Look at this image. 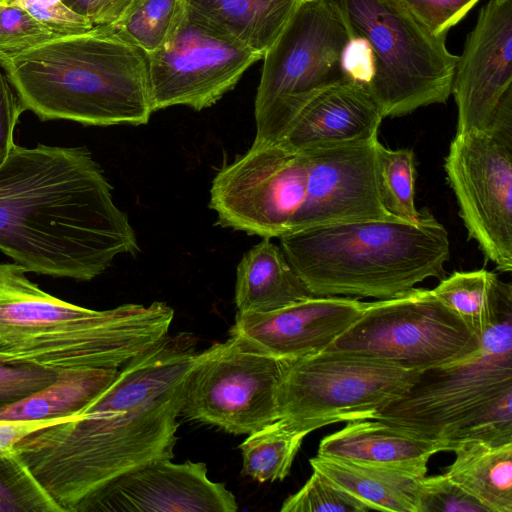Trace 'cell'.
<instances>
[{
	"mask_svg": "<svg viewBox=\"0 0 512 512\" xmlns=\"http://www.w3.org/2000/svg\"><path fill=\"white\" fill-rule=\"evenodd\" d=\"M112 188L85 146L16 144L0 165V251L27 273L96 278L139 251Z\"/></svg>",
	"mask_w": 512,
	"mask_h": 512,
	"instance_id": "cell-1",
	"label": "cell"
},
{
	"mask_svg": "<svg viewBox=\"0 0 512 512\" xmlns=\"http://www.w3.org/2000/svg\"><path fill=\"white\" fill-rule=\"evenodd\" d=\"M0 67L42 121L143 125L153 113L146 53L111 25L2 54Z\"/></svg>",
	"mask_w": 512,
	"mask_h": 512,
	"instance_id": "cell-2",
	"label": "cell"
},
{
	"mask_svg": "<svg viewBox=\"0 0 512 512\" xmlns=\"http://www.w3.org/2000/svg\"><path fill=\"white\" fill-rule=\"evenodd\" d=\"M26 270L0 263V361L54 371L120 368L166 335L174 311L164 302L93 310L59 299Z\"/></svg>",
	"mask_w": 512,
	"mask_h": 512,
	"instance_id": "cell-3",
	"label": "cell"
},
{
	"mask_svg": "<svg viewBox=\"0 0 512 512\" xmlns=\"http://www.w3.org/2000/svg\"><path fill=\"white\" fill-rule=\"evenodd\" d=\"M280 247L314 296L402 295L427 278H443L448 233L430 213L418 223L395 217L317 225L290 231Z\"/></svg>",
	"mask_w": 512,
	"mask_h": 512,
	"instance_id": "cell-4",
	"label": "cell"
},
{
	"mask_svg": "<svg viewBox=\"0 0 512 512\" xmlns=\"http://www.w3.org/2000/svg\"><path fill=\"white\" fill-rule=\"evenodd\" d=\"M184 386L133 411L81 413L34 432L14 450L63 512H79L119 477L173 458Z\"/></svg>",
	"mask_w": 512,
	"mask_h": 512,
	"instance_id": "cell-5",
	"label": "cell"
},
{
	"mask_svg": "<svg viewBox=\"0 0 512 512\" xmlns=\"http://www.w3.org/2000/svg\"><path fill=\"white\" fill-rule=\"evenodd\" d=\"M453 451L461 442H512V295L460 361L420 372L398 399L372 418Z\"/></svg>",
	"mask_w": 512,
	"mask_h": 512,
	"instance_id": "cell-6",
	"label": "cell"
},
{
	"mask_svg": "<svg viewBox=\"0 0 512 512\" xmlns=\"http://www.w3.org/2000/svg\"><path fill=\"white\" fill-rule=\"evenodd\" d=\"M350 37L366 40L373 56L367 84L383 117L445 103L458 56L399 0H338Z\"/></svg>",
	"mask_w": 512,
	"mask_h": 512,
	"instance_id": "cell-7",
	"label": "cell"
},
{
	"mask_svg": "<svg viewBox=\"0 0 512 512\" xmlns=\"http://www.w3.org/2000/svg\"><path fill=\"white\" fill-rule=\"evenodd\" d=\"M350 38L338 0H304L298 6L262 57L254 141L279 143L310 100L348 78L342 55Z\"/></svg>",
	"mask_w": 512,
	"mask_h": 512,
	"instance_id": "cell-8",
	"label": "cell"
},
{
	"mask_svg": "<svg viewBox=\"0 0 512 512\" xmlns=\"http://www.w3.org/2000/svg\"><path fill=\"white\" fill-rule=\"evenodd\" d=\"M419 374L343 351L287 361L277 396L279 418L308 434L338 422L370 419L401 397Z\"/></svg>",
	"mask_w": 512,
	"mask_h": 512,
	"instance_id": "cell-9",
	"label": "cell"
},
{
	"mask_svg": "<svg viewBox=\"0 0 512 512\" xmlns=\"http://www.w3.org/2000/svg\"><path fill=\"white\" fill-rule=\"evenodd\" d=\"M480 339L432 290H412L368 302L326 349L367 356L423 372L465 359Z\"/></svg>",
	"mask_w": 512,
	"mask_h": 512,
	"instance_id": "cell-10",
	"label": "cell"
},
{
	"mask_svg": "<svg viewBox=\"0 0 512 512\" xmlns=\"http://www.w3.org/2000/svg\"><path fill=\"white\" fill-rule=\"evenodd\" d=\"M469 236L502 272L512 270V91L489 128L456 134L444 163Z\"/></svg>",
	"mask_w": 512,
	"mask_h": 512,
	"instance_id": "cell-11",
	"label": "cell"
},
{
	"mask_svg": "<svg viewBox=\"0 0 512 512\" xmlns=\"http://www.w3.org/2000/svg\"><path fill=\"white\" fill-rule=\"evenodd\" d=\"M285 364L231 336L215 343L197 353L181 413L231 434L249 435L279 418L277 396Z\"/></svg>",
	"mask_w": 512,
	"mask_h": 512,
	"instance_id": "cell-12",
	"label": "cell"
},
{
	"mask_svg": "<svg viewBox=\"0 0 512 512\" xmlns=\"http://www.w3.org/2000/svg\"><path fill=\"white\" fill-rule=\"evenodd\" d=\"M308 159L280 143L254 141L218 171L209 207L217 224L262 238L290 232L305 198Z\"/></svg>",
	"mask_w": 512,
	"mask_h": 512,
	"instance_id": "cell-13",
	"label": "cell"
},
{
	"mask_svg": "<svg viewBox=\"0 0 512 512\" xmlns=\"http://www.w3.org/2000/svg\"><path fill=\"white\" fill-rule=\"evenodd\" d=\"M146 56L153 112L176 105L208 108L262 58L188 5L169 40Z\"/></svg>",
	"mask_w": 512,
	"mask_h": 512,
	"instance_id": "cell-14",
	"label": "cell"
},
{
	"mask_svg": "<svg viewBox=\"0 0 512 512\" xmlns=\"http://www.w3.org/2000/svg\"><path fill=\"white\" fill-rule=\"evenodd\" d=\"M378 139L305 150L308 175L292 230L337 222L393 217L382 205L376 175Z\"/></svg>",
	"mask_w": 512,
	"mask_h": 512,
	"instance_id": "cell-15",
	"label": "cell"
},
{
	"mask_svg": "<svg viewBox=\"0 0 512 512\" xmlns=\"http://www.w3.org/2000/svg\"><path fill=\"white\" fill-rule=\"evenodd\" d=\"M512 90V0H490L479 12L458 56L451 94L456 134L487 130Z\"/></svg>",
	"mask_w": 512,
	"mask_h": 512,
	"instance_id": "cell-16",
	"label": "cell"
},
{
	"mask_svg": "<svg viewBox=\"0 0 512 512\" xmlns=\"http://www.w3.org/2000/svg\"><path fill=\"white\" fill-rule=\"evenodd\" d=\"M161 459L135 469L94 494L79 512H235L233 493L208 478L204 463Z\"/></svg>",
	"mask_w": 512,
	"mask_h": 512,
	"instance_id": "cell-17",
	"label": "cell"
},
{
	"mask_svg": "<svg viewBox=\"0 0 512 512\" xmlns=\"http://www.w3.org/2000/svg\"><path fill=\"white\" fill-rule=\"evenodd\" d=\"M366 305L350 297L312 296L270 312H237L229 334L251 350L293 361L325 351Z\"/></svg>",
	"mask_w": 512,
	"mask_h": 512,
	"instance_id": "cell-18",
	"label": "cell"
},
{
	"mask_svg": "<svg viewBox=\"0 0 512 512\" xmlns=\"http://www.w3.org/2000/svg\"><path fill=\"white\" fill-rule=\"evenodd\" d=\"M368 87L346 78L320 92L297 114L279 142L301 152L378 139L383 120Z\"/></svg>",
	"mask_w": 512,
	"mask_h": 512,
	"instance_id": "cell-19",
	"label": "cell"
},
{
	"mask_svg": "<svg viewBox=\"0 0 512 512\" xmlns=\"http://www.w3.org/2000/svg\"><path fill=\"white\" fill-rule=\"evenodd\" d=\"M444 444L420 438L375 419L348 421L325 436L318 455L394 467L424 477L431 456Z\"/></svg>",
	"mask_w": 512,
	"mask_h": 512,
	"instance_id": "cell-20",
	"label": "cell"
},
{
	"mask_svg": "<svg viewBox=\"0 0 512 512\" xmlns=\"http://www.w3.org/2000/svg\"><path fill=\"white\" fill-rule=\"evenodd\" d=\"M314 295L294 271L280 246L263 238L238 264L235 304L240 313H265Z\"/></svg>",
	"mask_w": 512,
	"mask_h": 512,
	"instance_id": "cell-21",
	"label": "cell"
},
{
	"mask_svg": "<svg viewBox=\"0 0 512 512\" xmlns=\"http://www.w3.org/2000/svg\"><path fill=\"white\" fill-rule=\"evenodd\" d=\"M316 470L376 511L416 512L421 478L408 471L364 462L316 455Z\"/></svg>",
	"mask_w": 512,
	"mask_h": 512,
	"instance_id": "cell-22",
	"label": "cell"
},
{
	"mask_svg": "<svg viewBox=\"0 0 512 512\" xmlns=\"http://www.w3.org/2000/svg\"><path fill=\"white\" fill-rule=\"evenodd\" d=\"M185 1L213 25L263 57L304 0Z\"/></svg>",
	"mask_w": 512,
	"mask_h": 512,
	"instance_id": "cell-23",
	"label": "cell"
},
{
	"mask_svg": "<svg viewBox=\"0 0 512 512\" xmlns=\"http://www.w3.org/2000/svg\"><path fill=\"white\" fill-rule=\"evenodd\" d=\"M453 452L456 458L444 474L490 512H512V442L469 440Z\"/></svg>",
	"mask_w": 512,
	"mask_h": 512,
	"instance_id": "cell-24",
	"label": "cell"
},
{
	"mask_svg": "<svg viewBox=\"0 0 512 512\" xmlns=\"http://www.w3.org/2000/svg\"><path fill=\"white\" fill-rule=\"evenodd\" d=\"M118 368L57 371L42 389L0 408V419H50L81 413L114 381Z\"/></svg>",
	"mask_w": 512,
	"mask_h": 512,
	"instance_id": "cell-25",
	"label": "cell"
},
{
	"mask_svg": "<svg viewBox=\"0 0 512 512\" xmlns=\"http://www.w3.org/2000/svg\"><path fill=\"white\" fill-rule=\"evenodd\" d=\"M480 339L493 322L502 302L512 295L509 283L485 269L454 272L432 290Z\"/></svg>",
	"mask_w": 512,
	"mask_h": 512,
	"instance_id": "cell-26",
	"label": "cell"
},
{
	"mask_svg": "<svg viewBox=\"0 0 512 512\" xmlns=\"http://www.w3.org/2000/svg\"><path fill=\"white\" fill-rule=\"evenodd\" d=\"M306 435L282 418L249 434L239 445L242 474L258 482L283 480Z\"/></svg>",
	"mask_w": 512,
	"mask_h": 512,
	"instance_id": "cell-27",
	"label": "cell"
},
{
	"mask_svg": "<svg viewBox=\"0 0 512 512\" xmlns=\"http://www.w3.org/2000/svg\"><path fill=\"white\" fill-rule=\"evenodd\" d=\"M375 160L379 196L387 213L410 223L420 222L425 212H419L414 201L413 150L408 148L392 150L377 141Z\"/></svg>",
	"mask_w": 512,
	"mask_h": 512,
	"instance_id": "cell-28",
	"label": "cell"
},
{
	"mask_svg": "<svg viewBox=\"0 0 512 512\" xmlns=\"http://www.w3.org/2000/svg\"><path fill=\"white\" fill-rule=\"evenodd\" d=\"M186 10L185 0H143L131 13L111 26L149 54L169 40Z\"/></svg>",
	"mask_w": 512,
	"mask_h": 512,
	"instance_id": "cell-29",
	"label": "cell"
},
{
	"mask_svg": "<svg viewBox=\"0 0 512 512\" xmlns=\"http://www.w3.org/2000/svg\"><path fill=\"white\" fill-rule=\"evenodd\" d=\"M0 512H63L14 449L0 452Z\"/></svg>",
	"mask_w": 512,
	"mask_h": 512,
	"instance_id": "cell-30",
	"label": "cell"
},
{
	"mask_svg": "<svg viewBox=\"0 0 512 512\" xmlns=\"http://www.w3.org/2000/svg\"><path fill=\"white\" fill-rule=\"evenodd\" d=\"M281 512H368L372 508L313 470L304 486L282 504Z\"/></svg>",
	"mask_w": 512,
	"mask_h": 512,
	"instance_id": "cell-31",
	"label": "cell"
},
{
	"mask_svg": "<svg viewBox=\"0 0 512 512\" xmlns=\"http://www.w3.org/2000/svg\"><path fill=\"white\" fill-rule=\"evenodd\" d=\"M416 512H490L445 474L420 479Z\"/></svg>",
	"mask_w": 512,
	"mask_h": 512,
	"instance_id": "cell-32",
	"label": "cell"
},
{
	"mask_svg": "<svg viewBox=\"0 0 512 512\" xmlns=\"http://www.w3.org/2000/svg\"><path fill=\"white\" fill-rule=\"evenodd\" d=\"M55 35L26 10L0 0V55L20 52Z\"/></svg>",
	"mask_w": 512,
	"mask_h": 512,
	"instance_id": "cell-33",
	"label": "cell"
},
{
	"mask_svg": "<svg viewBox=\"0 0 512 512\" xmlns=\"http://www.w3.org/2000/svg\"><path fill=\"white\" fill-rule=\"evenodd\" d=\"M480 0H399L432 34L446 38Z\"/></svg>",
	"mask_w": 512,
	"mask_h": 512,
	"instance_id": "cell-34",
	"label": "cell"
},
{
	"mask_svg": "<svg viewBox=\"0 0 512 512\" xmlns=\"http://www.w3.org/2000/svg\"><path fill=\"white\" fill-rule=\"evenodd\" d=\"M26 10L55 36L81 33L94 25L90 19L70 9L63 0H3Z\"/></svg>",
	"mask_w": 512,
	"mask_h": 512,
	"instance_id": "cell-35",
	"label": "cell"
},
{
	"mask_svg": "<svg viewBox=\"0 0 512 512\" xmlns=\"http://www.w3.org/2000/svg\"><path fill=\"white\" fill-rule=\"evenodd\" d=\"M57 371L0 361V408L52 383Z\"/></svg>",
	"mask_w": 512,
	"mask_h": 512,
	"instance_id": "cell-36",
	"label": "cell"
},
{
	"mask_svg": "<svg viewBox=\"0 0 512 512\" xmlns=\"http://www.w3.org/2000/svg\"><path fill=\"white\" fill-rule=\"evenodd\" d=\"M24 111L7 76L0 72V165L16 145L14 132Z\"/></svg>",
	"mask_w": 512,
	"mask_h": 512,
	"instance_id": "cell-37",
	"label": "cell"
},
{
	"mask_svg": "<svg viewBox=\"0 0 512 512\" xmlns=\"http://www.w3.org/2000/svg\"><path fill=\"white\" fill-rule=\"evenodd\" d=\"M342 67L348 78L367 86L373 73V56L365 39L350 38L342 55Z\"/></svg>",
	"mask_w": 512,
	"mask_h": 512,
	"instance_id": "cell-38",
	"label": "cell"
},
{
	"mask_svg": "<svg viewBox=\"0 0 512 512\" xmlns=\"http://www.w3.org/2000/svg\"><path fill=\"white\" fill-rule=\"evenodd\" d=\"M81 413L70 416L34 419V420H5L0 419V452L13 450L27 436L46 427L67 422L78 417Z\"/></svg>",
	"mask_w": 512,
	"mask_h": 512,
	"instance_id": "cell-39",
	"label": "cell"
},
{
	"mask_svg": "<svg viewBox=\"0 0 512 512\" xmlns=\"http://www.w3.org/2000/svg\"><path fill=\"white\" fill-rule=\"evenodd\" d=\"M143 0H98L91 22L93 25H114L131 13Z\"/></svg>",
	"mask_w": 512,
	"mask_h": 512,
	"instance_id": "cell-40",
	"label": "cell"
},
{
	"mask_svg": "<svg viewBox=\"0 0 512 512\" xmlns=\"http://www.w3.org/2000/svg\"><path fill=\"white\" fill-rule=\"evenodd\" d=\"M98 0H63V2L76 13L90 19Z\"/></svg>",
	"mask_w": 512,
	"mask_h": 512,
	"instance_id": "cell-41",
	"label": "cell"
}]
</instances>
